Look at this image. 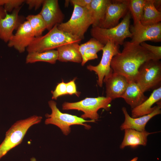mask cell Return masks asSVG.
Instances as JSON below:
<instances>
[{
    "instance_id": "cell-22",
    "label": "cell",
    "mask_w": 161,
    "mask_h": 161,
    "mask_svg": "<svg viewBox=\"0 0 161 161\" xmlns=\"http://www.w3.org/2000/svg\"><path fill=\"white\" fill-rule=\"evenodd\" d=\"M154 0H145L143 14L140 23L145 25H152L161 22V12L154 4Z\"/></svg>"
},
{
    "instance_id": "cell-32",
    "label": "cell",
    "mask_w": 161,
    "mask_h": 161,
    "mask_svg": "<svg viewBox=\"0 0 161 161\" xmlns=\"http://www.w3.org/2000/svg\"><path fill=\"white\" fill-rule=\"evenodd\" d=\"M68 1L73 5H76L88 10L89 8L92 0H71Z\"/></svg>"
},
{
    "instance_id": "cell-7",
    "label": "cell",
    "mask_w": 161,
    "mask_h": 161,
    "mask_svg": "<svg viewBox=\"0 0 161 161\" xmlns=\"http://www.w3.org/2000/svg\"><path fill=\"white\" fill-rule=\"evenodd\" d=\"M73 10L70 19L67 22L58 24V28L79 38H84V35L93 20L89 10L76 5H73Z\"/></svg>"
},
{
    "instance_id": "cell-21",
    "label": "cell",
    "mask_w": 161,
    "mask_h": 161,
    "mask_svg": "<svg viewBox=\"0 0 161 161\" xmlns=\"http://www.w3.org/2000/svg\"><path fill=\"white\" fill-rule=\"evenodd\" d=\"M109 0H92L89 10L93 20L92 27H99L103 22Z\"/></svg>"
},
{
    "instance_id": "cell-11",
    "label": "cell",
    "mask_w": 161,
    "mask_h": 161,
    "mask_svg": "<svg viewBox=\"0 0 161 161\" xmlns=\"http://www.w3.org/2000/svg\"><path fill=\"white\" fill-rule=\"evenodd\" d=\"M129 1L127 0H111L99 27L108 29L117 25L120 18L124 17L129 10Z\"/></svg>"
},
{
    "instance_id": "cell-4",
    "label": "cell",
    "mask_w": 161,
    "mask_h": 161,
    "mask_svg": "<svg viewBox=\"0 0 161 161\" xmlns=\"http://www.w3.org/2000/svg\"><path fill=\"white\" fill-rule=\"evenodd\" d=\"M42 119L41 116L33 115L14 123L6 132L5 138L0 145V159L20 144L29 128L40 123Z\"/></svg>"
},
{
    "instance_id": "cell-10",
    "label": "cell",
    "mask_w": 161,
    "mask_h": 161,
    "mask_svg": "<svg viewBox=\"0 0 161 161\" xmlns=\"http://www.w3.org/2000/svg\"><path fill=\"white\" fill-rule=\"evenodd\" d=\"M132 36L131 42L140 44L146 41L155 42L161 41V22L152 25H145L139 22L130 27Z\"/></svg>"
},
{
    "instance_id": "cell-16",
    "label": "cell",
    "mask_w": 161,
    "mask_h": 161,
    "mask_svg": "<svg viewBox=\"0 0 161 161\" xmlns=\"http://www.w3.org/2000/svg\"><path fill=\"white\" fill-rule=\"evenodd\" d=\"M21 6L14 10L11 13L6 12L5 17L0 20V39L7 43L13 35V32L20 24L18 16Z\"/></svg>"
},
{
    "instance_id": "cell-34",
    "label": "cell",
    "mask_w": 161,
    "mask_h": 161,
    "mask_svg": "<svg viewBox=\"0 0 161 161\" xmlns=\"http://www.w3.org/2000/svg\"><path fill=\"white\" fill-rule=\"evenodd\" d=\"M154 4L155 8L158 11L161 12V0H154Z\"/></svg>"
},
{
    "instance_id": "cell-15",
    "label": "cell",
    "mask_w": 161,
    "mask_h": 161,
    "mask_svg": "<svg viewBox=\"0 0 161 161\" xmlns=\"http://www.w3.org/2000/svg\"><path fill=\"white\" fill-rule=\"evenodd\" d=\"M161 105L159 104L156 106L154 111L150 114L134 118L129 115L126 107H122V110L124 115L125 120L120 127V129L123 130L129 129L138 131L145 130V126L148 122L154 116L161 114Z\"/></svg>"
},
{
    "instance_id": "cell-3",
    "label": "cell",
    "mask_w": 161,
    "mask_h": 161,
    "mask_svg": "<svg viewBox=\"0 0 161 161\" xmlns=\"http://www.w3.org/2000/svg\"><path fill=\"white\" fill-rule=\"evenodd\" d=\"M131 17L129 10L121 22L113 27L105 29L92 27L90 30L91 35L104 45L109 42L123 45L125 39L131 38L132 36L130 31Z\"/></svg>"
},
{
    "instance_id": "cell-36",
    "label": "cell",
    "mask_w": 161,
    "mask_h": 161,
    "mask_svg": "<svg viewBox=\"0 0 161 161\" xmlns=\"http://www.w3.org/2000/svg\"><path fill=\"white\" fill-rule=\"evenodd\" d=\"M30 161H37V160L35 157H32L30 159Z\"/></svg>"
},
{
    "instance_id": "cell-35",
    "label": "cell",
    "mask_w": 161,
    "mask_h": 161,
    "mask_svg": "<svg viewBox=\"0 0 161 161\" xmlns=\"http://www.w3.org/2000/svg\"><path fill=\"white\" fill-rule=\"evenodd\" d=\"M6 12L5 11L3 6L0 7V20L4 18L6 15Z\"/></svg>"
},
{
    "instance_id": "cell-13",
    "label": "cell",
    "mask_w": 161,
    "mask_h": 161,
    "mask_svg": "<svg viewBox=\"0 0 161 161\" xmlns=\"http://www.w3.org/2000/svg\"><path fill=\"white\" fill-rule=\"evenodd\" d=\"M42 6L39 14L45 22L46 29L49 31L55 25L63 22L64 15L58 0H44Z\"/></svg>"
},
{
    "instance_id": "cell-25",
    "label": "cell",
    "mask_w": 161,
    "mask_h": 161,
    "mask_svg": "<svg viewBox=\"0 0 161 161\" xmlns=\"http://www.w3.org/2000/svg\"><path fill=\"white\" fill-rule=\"evenodd\" d=\"M145 0H130L129 9L133 18V25L140 22L142 18Z\"/></svg>"
},
{
    "instance_id": "cell-19",
    "label": "cell",
    "mask_w": 161,
    "mask_h": 161,
    "mask_svg": "<svg viewBox=\"0 0 161 161\" xmlns=\"http://www.w3.org/2000/svg\"><path fill=\"white\" fill-rule=\"evenodd\" d=\"M79 43H72L58 47L57 49L58 60L62 62L81 63L82 59L79 50Z\"/></svg>"
},
{
    "instance_id": "cell-31",
    "label": "cell",
    "mask_w": 161,
    "mask_h": 161,
    "mask_svg": "<svg viewBox=\"0 0 161 161\" xmlns=\"http://www.w3.org/2000/svg\"><path fill=\"white\" fill-rule=\"evenodd\" d=\"M76 78L66 83V91L67 95H72L74 94L79 97L80 92L77 91L76 85L75 82Z\"/></svg>"
},
{
    "instance_id": "cell-5",
    "label": "cell",
    "mask_w": 161,
    "mask_h": 161,
    "mask_svg": "<svg viewBox=\"0 0 161 161\" xmlns=\"http://www.w3.org/2000/svg\"><path fill=\"white\" fill-rule=\"evenodd\" d=\"M112 100L109 98L103 96L86 97L77 102H64L62 105V109L64 110H76L81 111L83 113L81 115V117L84 119L89 118L95 121L99 117L97 113L98 110L103 109L109 111Z\"/></svg>"
},
{
    "instance_id": "cell-29",
    "label": "cell",
    "mask_w": 161,
    "mask_h": 161,
    "mask_svg": "<svg viewBox=\"0 0 161 161\" xmlns=\"http://www.w3.org/2000/svg\"><path fill=\"white\" fill-rule=\"evenodd\" d=\"M52 94V98L56 100L60 96L67 95L66 83L63 80L58 83L55 90L51 91Z\"/></svg>"
},
{
    "instance_id": "cell-14",
    "label": "cell",
    "mask_w": 161,
    "mask_h": 161,
    "mask_svg": "<svg viewBox=\"0 0 161 161\" xmlns=\"http://www.w3.org/2000/svg\"><path fill=\"white\" fill-rule=\"evenodd\" d=\"M106 87V97L112 100L122 97L128 85L125 77L112 71L105 76L103 80Z\"/></svg>"
},
{
    "instance_id": "cell-17",
    "label": "cell",
    "mask_w": 161,
    "mask_h": 161,
    "mask_svg": "<svg viewBox=\"0 0 161 161\" xmlns=\"http://www.w3.org/2000/svg\"><path fill=\"white\" fill-rule=\"evenodd\" d=\"M125 134L120 148L123 149L126 147L130 146L134 148L139 145L146 146L147 137L149 134L157 132L150 133L145 130L138 131L134 129H127L124 130Z\"/></svg>"
},
{
    "instance_id": "cell-9",
    "label": "cell",
    "mask_w": 161,
    "mask_h": 161,
    "mask_svg": "<svg viewBox=\"0 0 161 161\" xmlns=\"http://www.w3.org/2000/svg\"><path fill=\"white\" fill-rule=\"evenodd\" d=\"M119 48V45L108 42L102 49V55L99 63L95 66L89 65L87 66L88 70L95 72L97 75V84L101 87L103 86L105 76L113 71L111 67V61L113 57L120 52Z\"/></svg>"
},
{
    "instance_id": "cell-2",
    "label": "cell",
    "mask_w": 161,
    "mask_h": 161,
    "mask_svg": "<svg viewBox=\"0 0 161 161\" xmlns=\"http://www.w3.org/2000/svg\"><path fill=\"white\" fill-rule=\"evenodd\" d=\"M58 25L44 35L35 37L27 48V52H43L54 50L67 44L80 42L82 40L78 37L59 30Z\"/></svg>"
},
{
    "instance_id": "cell-18",
    "label": "cell",
    "mask_w": 161,
    "mask_h": 161,
    "mask_svg": "<svg viewBox=\"0 0 161 161\" xmlns=\"http://www.w3.org/2000/svg\"><path fill=\"white\" fill-rule=\"evenodd\" d=\"M121 98L132 109L141 104L148 97L144 95L140 86L135 81H131L129 82Z\"/></svg>"
},
{
    "instance_id": "cell-33",
    "label": "cell",
    "mask_w": 161,
    "mask_h": 161,
    "mask_svg": "<svg viewBox=\"0 0 161 161\" xmlns=\"http://www.w3.org/2000/svg\"><path fill=\"white\" fill-rule=\"evenodd\" d=\"M44 1V0H27L25 2L28 5L29 10L34 8L36 10L43 4Z\"/></svg>"
},
{
    "instance_id": "cell-12",
    "label": "cell",
    "mask_w": 161,
    "mask_h": 161,
    "mask_svg": "<svg viewBox=\"0 0 161 161\" xmlns=\"http://www.w3.org/2000/svg\"><path fill=\"white\" fill-rule=\"evenodd\" d=\"M35 36L27 21L21 23L7 42V46L13 47L19 53L24 52L33 41Z\"/></svg>"
},
{
    "instance_id": "cell-20",
    "label": "cell",
    "mask_w": 161,
    "mask_h": 161,
    "mask_svg": "<svg viewBox=\"0 0 161 161\" xmlns=\"http://www.w3.org/2000/svg\"><path fill=\"white\" fill-rule=\"evenodd\" d=\"M161 99V87L154 89L150 96L141 104L132 109L131 117L135 118L149 114L155 109L153 105Z\"/></svg>"
},
{
    "instance_id": "cell-6",
    "label": "cell",
    "mask_w": 161,
    "mask_h": 161,
    "mask_svg": "<svg viewBox=\"0 0 161 161\" xmlns=\"http://www.w3.org/2000/svg\"><path fill=\"white\" fill-rule=\"evenodd\" d=\"M48 105L51 110L50 114H46L44 123L46 125L52 124L58 127L64 134L68 135L71 131L70 126L73 125H81L86 129H89L90 126L86 122H95L93 120H86L77 116L61 112L57 106L56 103L53 100H49Z\"/></svg>"
},
{
    "instance_id": "cell-24",
    "label": "cell",
    "mask_w": 161,
    "mask_h": 161,
    "mask_svg": "<svg viewBox=\"0 0 161 161\" xmlns=\"http://www.w3.org/2000/svg\"><path fill=\"white\" fill-rule=\"evenodd\" d=\"M31 27L35 37L42 35L46 29L45 22L41 16L38 13L36 15H30L26 18Z\"/></svg>"
},
{
    "instance_id": "cell-28",
    "label": "cell",
    "mask_w": 161,
    "mask_h": 161,
    "mask_svg": "<svg viewBox=\"0 0 161 161\" xmlns=\"http://www.w3.org/2000/svg\"><path fill=\"white\" fill-rule=\"evenodd\" d=\"M100 51L99 49L95 48H89L86 49L82 57L81 65L83 66L89 61L97 58V53Z\"/></svg>"
},
{
    "instance_id": "cell-30",
    "label": "cell",
    "mask_w": 161,
    "mask_h": 161,
    "mask_svg": "<svg viewBox=\"0 0 161 161\" xmlns=\"http://www.w3.org/2000/svg\"><path fill=\"white\" fill-rule=\"evenodd\" d=\"M147 50L153 53L159 59L161 58V46H155L148 44L145 42L140 44Z\"/></svg>"
},
{
    "instance_id": "cell-37",
    "label": "cell",
    "mask_w": 161,
    "mask_h": 161,
    "mask_svg": "<svg viewBox=\"0 0 161 161\" xmlns=\"http://www.w3.org/2000/svg\"><path fill=\"white\" fill-rule=\"evenodd\" d=\"M138 158L137 157H135L131 160L130 161H137Z\"/></svg>"
},
{
    "instance_id": "cell-8",
    "label": "cell",
    "mask_w": 161,
    "mask_h": 161,
    "mask_svg": "<svg viewBox=\"0 0 161 161\" xmlns=\"http://www.w3.org/2000/svg\"><path fill=\"white\" fill-rule=\"evenodd\" d=\"M135 82L144 93L161 86V62L160 60L151 59L143 63L139 68Z\"/></svg>"
},
{
    "instance_id": "cell-27",
    "label": "cell",
    "mask_w": 161,
    "mask_h": 161,
    "mask_svg": "<svg viewBox=\"0 0 161 161\" xmlns=\"http://www.w3.org/2000/svg\"><path fill=\"white\" fill-rule=\"evenodd\" d=\"M104 45L101 44L99 41L94 38H91L86 42L80 45L79 50L82 57L86 49L89 48H95L102 50Z\"/></svg>"
},
{
    "instance_id": "cell-1",
    "label": "cell",
    "mask_w": 161,
    "mask_h": 161,
    "mask_svg": "<svg viewBox=\"0 0 161 161\" xmlns=\"http://www.w3.org/2000/svg\"><path fill=\"white\" fill-rule=\"evenodd\" d=\"M123 45L122 51L112 58L111 67L113 72L124 76L129 82L135 81L139 68L144 62L151 59L159 60L140 44L126 41Z\"/></svg>"
},
{
    "instance_id": "cell-26",
    "label": "cell",
    "mask_w": 161,
    "mask_h": 161,
    "mask_svg": "<svg viewBox=\"0 0 161 161\" xmlns=\"http://www.w3.org/2000/svg\"><path fill=\"white\" fill-rule=\"evenodd\" d=\"M24 0H0V7L4 6L6 12H12L15 9L21 7L25 2Z\"/></svg>"
},
{
    "instance_id": "cell-23",
    "label": "cell",
    "mask_w": 161,
    "mask_h": 161,
    "mask_svg": "<svg viewBox=\"0 0 161 161\" xmlns=\"http://www.w3.org/2000/svg\"><path fill=\"white\" fill-rule=\"evenodd\" d=\"M28 53L26 58V63L27 64L44 62L54 64L58 59V52L57 50Z\"/></svg>"
}]
</instances>
